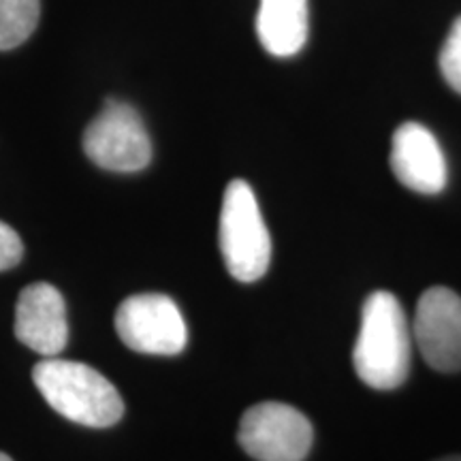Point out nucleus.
<instances>
[{"label": "nucleus", "mask_w": 461, "mask_h": 461, "mask_svg": "<svg viewBox=\"0 0 461 461\" xmlns=\"http://www.w3.org/2000/svg\"><path fill=\"white\" fill-rule=\"evenodd\" d=\"M41 15V0H0V51L28 41Z\"/></svg>", "instance_id": "nucleus-11"}, {"label": "nucleus", "mask_w": 461, "mask_h": 461, "mask_svg": "<svg viewBox=\"0 0 461 461\" xmlns=\"http://www.w3.org/2000/svg\"><path fill=\"white\" fill-rule=\"evenodd\" d=\"M15 338L45 359L58 357L68 342L67 303L48 282H34L20 293L15 305Z\"/></svg>", "instance_id": "nucleus-8"}, {"label": "nucleus", "mask_w": 461, "mask_h": 461, "mask_svg": "<svg viewBox=\"0 0 461 461\" xmlns=\"http://www.w3.org/2000/svg\"><path fill=\"white\" fill-rule=\"evenodd\" d=\"M238 442L255 461H303L312 448L314 429L295 406L263 402L244 412Z\"/></svg>", "instance_id": "nucleus-5"}, {"label": "nucleus", "mask_w": 461, "mask_h": 461, "mask_svg": "<svg viewBox=\"0 0 461 461\" xmlns=\"http://www.w3.org/2000/svg\"><path fill=\"white\" fill-rule=\"evenodd\" d=\"M391 169L397 180L414 193L438 194L447 186L445 154L423 124L406 122L393 132Z\"/></svg>", "instance_id": "nucleus-9"}, {"label": "nucleus", "mask_w": 461, "mask_h": 461, "mask_svg": "<svg viewBox=\"0 0 461 461\" xmlns=\"http://www.w3.org/2000/svg\"><path fill=\"white\" fill-rule=\"evenodd\" d=\"M412 338L423 359L438 372H461V297L431 286L417 303Z\"/></svg>", "instance_id": "nucleus-7"}, {"label": "nucleus", "mask_w": 461, "mask_h": 461, "mask_svg": "<svg viewBox=\"0 0 461 461\" xmlns=\"http://www.w3.org/2000/svg\"><path fill=\"white\" fill-rule=\"evenodd\" d=\"M218 244L235 280H261L272 263V238L250 184L233 180L224 190Z\"/></svg>", "instance_id": "nucleus-3"}, {"label": "nucleus", "mask_w": 461, "mask_h": 461, "mask_svg": "<svg viewBox=\"0 0 461 461\" xmlns=\"http://www.w3.org/2000/svg\"><path fill=\"white\" fill-rule=\"evenodd\" d=\"M115 333L141 355L176 357L188 344L186 321L169 295L141 293L126 297L115 310Z\"/></svg>", "instance_id": "nucleus-4"}, {"label": "nucleus", "mask_w": 461, "mask_h": 461, "mask_svg": "<svg viewBox=\"0 0 461 461\" xmlns=\"http://www.w3.org/2000/svg\"><path fill=\"white\" fill-rule=\"evenodd\" d=\"M24 257V244L9 224L0 221V272L15 267Z\"/></svg>", "instance_id": "nucleus-13"}, {"label": "nucleus", "mask_w": 461, "mask_h": 461, "mask_svg": "<svg viewBox=\"0 0 461 461\" xmlns=\"http://www.w3.org/2000/svg\"><path fill=\"white\" fill-rule=\"evenodd\" d=\"M32 380L43 400L73 423L103 429L122 419L124 402L118 389L86 363L50 357L34 366Z\"/></svg>", "instance_id": "nucleus-2"}, {"label": "nucleus", "mask_w": 461, "mask_h": 461, "mask_svg": "<svg viewBox=\"0 0 461 461\" xmlns=\"http://www.w3.org/2000/svg\"><path fill=\"white\" fill-rule=\"evenodd\" d=\"M440 71L448 86L461 95V15L453 22L445 45L440 51Z\"/></svg>", "instance_id": "nucleus-12"}, {"label": "nucleus", "mask_w": 461, "mask_h": 461, "mask_svg": "<svg viewBox=\"0 0 461 461\" xmlns=\"http://www.w3.org/2000/svg\"><path fill=\"white\" fill-rule=\"evenodd\" d=\"M0 461H14L9 457V455H5V453H0Z\"/></svg>", "instance_id": "nucleus-15"}, {"label": "nucleus", "mask_w": 461, "mask_h": 461, "mask_svg": "<svg viewBox=\"0 0 461 461\" xmlns=\"http://www.w3.org/2000/svg\"><path fill=\"white\" fill-rule=\"evenodd\" d=\"M84 152L101 169L135 173L152 160L146 124L141 115L122 101H107L103 112L84 132Z\"/></svg>", "instance_id": "nucleus-6"}, {"label": "nucleus", "mask_w": 461, "mask_h": 461, "mask_svg": "<svg viewBox=\"0 0 461 461\" xmlns=\"http://www.w3.org/2000/svg\"><path fill=\"white\" fill-rule=\"evenodd\" d=\"M412 327L393 293L374 291L361 310V330L353 350V366L367 387L391 391L411 374Z\"/></svg>", "instance_id": "nucleus-1"}, {"label": "nucleus", "mask_w": 461, "mask_h": 461, "mask_svg": "<svg viewBox=\"0 0 461 461\" xmlns=\"http://www.w3.org/2000/svg\"><path fill=\"white\" fill-rule=\"evenodd\" d=\"M308 0H261L258 41L272 56H295L308 41Z\"/></svg>", "instance_id": "nucleus-10"}, {"label": "nucleus", "mask_w": 461, "mask_h": 461, "mask_svg": "<svg viewBox=\"0 0 461 461\" xmlns=\"http://www.w3.org/2000/svg\"><path fill=\"white\" fill-rule=\"evenodd\" d=\"M436 461H461V455H451V457H442V459H436Z\"/></svg>", "instance_id": "nucleus-14"}]
</instances>
